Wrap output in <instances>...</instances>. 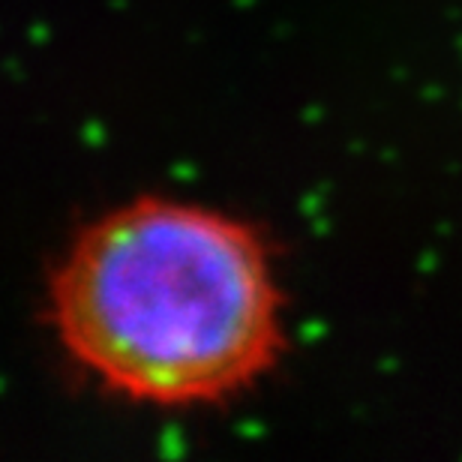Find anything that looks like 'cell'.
<instances>
[{"label":"cell","mask_w":462,"mask_h":462,"mask_svg":"<svg viewBox=\"0 0 462 462\" xmlns=\"http://www.w3.org/2000/svg\"><path fill=\"white\" fill-rule=\"evenodd\" d=\"M49 325L103 391L156 409L237 396L282 351L262 235L223 210L153 196L72 237L49 276Z\"/></svg>","instance_id":"1"}]
</instances>
